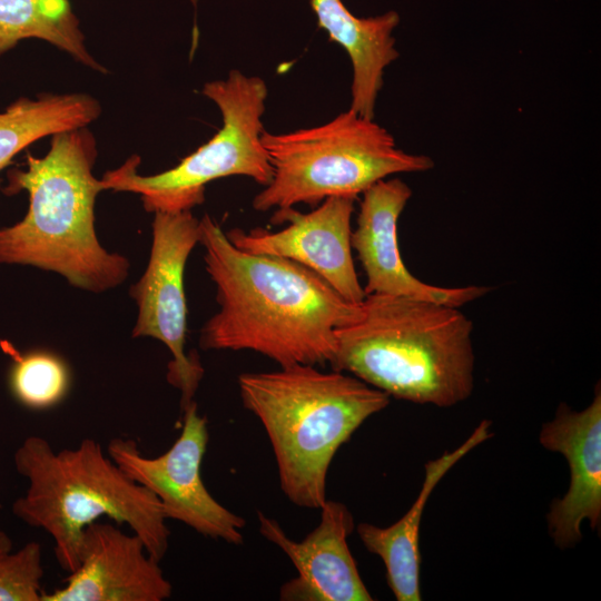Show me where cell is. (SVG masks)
Segmentation results:
<instances>
[{
  "mask_svg": "<svg viewBox=\"0 0 601 601\" xmlns=\"http://www.w3.org/2000/svg\"><path fill=\"white\" fill-rule=\"evenodd\" d=\"M205 268L219 311L201 327L203 349H249L280 367L332 365L335 329L355 321L361 304L345 300L309 268L284 257L235 247L209 216L199 219Z\"/></svg>",
  "mask_w": 601,
  "mask_h": 601,
  "instance_id": "obj_1",
  "label": "cell"
},
{
  "mask_svg": "<svg viewBox=\"0 0 601 601\" xmlns=\"http://www.w3.org/2000/svg\"><path fill=\"white\" fill-rule=\"evenodd\" d=\"M96 139L87 127L51 136L41 158L8 174L4 193L26 190L29 207L19 223L0 228V264L29 265L61 275L72 286L104 293L121 285L129 260L109 253L95 228V204L104 189L93 176Z\"/></svg>",
  "mask_w": 601,
  "mask_h": 601,
  "instance_id": "obj_2",
  "label": "cell"
},
{
  "mask_svg": "<svg viewBox=\"0 0 601 601\" xmlns=\"http://www.w3.org/2000/svg\"><path fill=\"white\" fill-rule=\"evenodd\" d=\"M472 331L457 307L370 294L359 316L335 329L331 366L395 398L450 407L473 392Z\"/></svg>",
  "mask_w": 601,
  "mask_h": 601,
  "instance_id": "obj_3",
  "label": "cell"
},
{
  "mask_svg": "<svg viewBox=\"0 0 601 601\" xmlns=\"http://www.w3.org/2000/svg\"><path fill=\"white\" fill-rule=\"evenodd\" d=\"M242 402L263 424L286 497L321 509L333 457L391 396L344 372L296 364L238 376Z\"/></svg>",
  "mask_w": 601,
  "mask_h": 601,
  "instance_id": "obj_4",
  "label": "cell"
},
{
  "mask_svg": "<svg viewBox=\"0 0 601 601\" xmlns=\"http://www.w3.org/2000/svg\"><path fill=\"white\" fill-rule=\"evenodd\" d=\"M13 462L28 486L12 512L52 538L62 570L78 568L82 532L100 516L129 525L156 561L166 555L170 531L159 500L127 476L96 440L55 451L46 439L30 435L16 450Z\"/></svg>",
  "mask_w": 601,
  "mask_h": 601,
  "instance_id": "obj_5",
  "label": "cell"
},
{
  "mask_svg": "<svg viewBox=\"0 0 601 601\" xmlns=\"http://www.w3.org/2000/svg\"><path fill=\"white\" fill-rule=\"evenodd\" d=\"M272 181L253 199L258 211L316 206L335 196L358 197L386 177L426 171L434 161L397 148L374 119L348 109L331 121L285 134L263 131Z\"/></svg>",
  "mask_w": 601,
  "mask_h": 601,
  "instance_id": "obj_6",
  "label": "cell"
},
{
  "mask_svg": "<svg viewBox=\"0 0 601 601\" xmlns=\"http://www.w3.org/2000/svg\"><path fill=\"white\" fill-rule=\"evenodd\" d=\"M203 95L219 108L218 132L166 171L142 176L138 156L127 159L101 178L105 190L139 194L148 213L191 210L205 200L206 185L229 176H246L263 186L273 178V166L263 145L267 86L257 76L231 70L225 80L205 83Z\"/></svg>",
  "mask_w": 601,
  "mask_h": 601,
  "instance_id": "obj_7",
  "label": "cell"
},
{
  "mask_svg": "<svg viewBox=\"0 0 601 601\" xmlns=\"http://www.w3.org/2000/svg\"><path fill=\"white\" fill-rule=\"evenodd\" d=\"M148 265L130 288L138 315L132 337H152L170 354L167 381L181 393V410L194 401L204 375L197 355L185 353L187 303L184 288L189 254L199 243L200 227L190 210L156 211Z\"/></svg>",
  "mask_w": 601,
  "mask_h": 601,
  "instance_id": "obj_8",
  "label": "cell"
},
{
  "mask_svg": "<svg viewBox=\"0 0 601 601\" xmlns=\"http://www.w3.org/2000/svg\"><path fill=\"white\" fill-rule=\"evenodd\" d=\"M183 412L180 435L165 453L147 457L134 440L114 437L107 454L127 476L157 496L167 520L179 521L204 536L242 544L245 520L217 502L201 479L207 420L198 414L195 402Z\"/></svg>",
  "mask_w": 601,
  "mask_h": 601,
  "instance_id": "obj_9",
  "label": "cell"
},
{
  "mask_svg": "<svg viewBox=\"0 0 601 601\" xmlns=\"http://www.w3.org/2000/svg\"><path fill=\"white\" fill-rule=\"evenodd\" d=\"M356 199L328 197L307 214L293 208L277 209L270 221H289L284 229L272 233L254 228L246 233L233 228L226 236L246 253L284 257L309 268L345 300L361 304L366 295L355 272L351 245V218Z\"/></svg>",
  "mask_w": 601,
  "mask_h": 601,
  "instance_id": "obj_10",
  "label": "cell"
},
{
  "mask_svg": "<svg viewBox=\"0 0 601 601\" xmlns=\"http://www.w3.org/2000/svg\"><path fill=\"white\" fill-rule=\"evenodd\" d=\"M411 196L412 189L400 178L382 179L363 193L351 245L366 274L365 295L410 296L459 308L487 294L486 286L430 285L406 268L397 243V221Z\"/></svg>",
  "mask_w": 601,
  "mask_h": 601,
  "instance_id": "obj_11",
  "label": "cell"
},
{
  "mask_svg": "<svg viewBox=\"0 0 601 601\" xmlns=\"http://www.w3.org/2000/svg\"><path fill=\"white\" fill-rule=\"evenodd\" d=\"M79 565L66 584L43 590L41 601H164L171 583L142 540L107 522H92L82 532Z\"/></svg>",
  "mask_w": 601,
  "mask_h": 601,
  "instance_id": "obj_12",
  "label": "cell"
},
{
  "mask_svg": "<svg viewBox=\"0 0 601 601\" xmlns=\"http://www.w3.org/2000/svg\"><path fill=\"white\" fill-rule=\"evenodd\" d=\"M258 521L260 534L288 556L298 573L282 585L280 600H373L347 544L355 523L345 504L326 499L318 525L300 542L288 538L276 520L260 512Z\"/></svg>",
  "mask_w": 601,
  "mask_h": 601,
  "instance_id": "obj_13",
  "label": "cell"
},
{
  "mask_svg": "<svg viewBox=\"0 0 601 601\" xmlns=\"http://www.w3.org/2000/svg\"><path fill=\"white\" fill-rule=\"evenodd\" d=\"M539 441L549 451L561 453L570 467V485L554 499L546 515L554 544L571 548L582 538L581 524L595 530L601 523V391L598 383L591 404L573 411L561 403L555 416L542 425Z\"/></svg>",
  "mask_w": 601,
  "mask_h": 601,
  "instance_id": "obj_14",
  "label": "cell"
},
{
  "mask_svg": "<svg viewBox=\"0 0 601 601\" xmlns=\"http://www.w3.org/2000/svg\"><path fill=\"white\" fill-rule=\"evenodd\" d=\"M491 422L483 420L454 451L425 463L421 491L408 511L394 524L381 528L359 523L357 534L368 552L378 555L386 569L387 584L397 601H420L421 553L418 533L427 500L447 471L472 449L491 437Z\"/></svg>",
  "mask_w": 601,
  "mask_h": 601,
  "instance_id": "obj_15",
  "label": "cell"
},
{
  "mask_svg": "<svg viewBox=\"0 0 601 601\" xmlns=\"http://www.w3.org/2000/svg\"><path fill=\"white\" fill-rule=\"evenodd\" d=\"M195 4L197 0H191ZM318 24L348 55L352 69L353 111L374 119L384 71L400 53L393 31L400 23L395 11L371 18L355 17L342 0H311Z\"/></svg>",
  "mask_w": 601,
  "mask_h": 601,
  "instance_id": "obj_16",
  "label": "cell"
},
{
  "mask_svg": "<svg viewBox=\"0 0 601 601\" xmlns=\"http://www.w3.org/2000/svg\"><path fill=\"white\" fill-rule=\"evenodd\" d=\"M101 114L87 93H41L21 97L0 112V171L32 142L58 132L87 127Z\"/></svg>",
  "mask_w": 601,
  "mask_h": 601,
  "instance_id": "obj_17",
  "label": "cell"
},
{
  "mask_svg": "<svg viewBox=\"0 0 601 601\" xmlns=\"http://www.w3.org/2000/svg\"><path fill=\"white\" fill-rule=\"evenodd\" d=\"M29 38L45 40L78 62L107 72L89 53L69 0H0V56Z\"/></svg>",
  "mask_w": 601,
  "mask_h": 601,
  "instance_id": "obj_18",
  "label": "cell"
},
{
  "mask_svg": "<svg viewBox=\"0 0 601 601\" xmlns=\"http://www.w3.org/2000/svg\"><path fill=\"white\" fill-rule=\"evenodd\" d=\"M70 373L65 361L47 351L14 355L10 387L27 407L45 410L58 404L67 394Z\"/></svg>",
  "mask_w": 601,
  "mask_h": 601,
  "instance_id": "obj_19",
  "label": "cell"
},
{
  "mask_svg": "<svg viewBox=\"0 0 601 601\" xmlns=\"http://www.w3.org/2000/svg\"><path fill=\"white\" fill-rule=\"evenodd\" d=\"M42 545L36 541L0 553V601H41Z\"/></svg>",
  "mask_w": 601,
  "mask_h": 601,
  "instance_id": "obj_20",
  "label": "cell"
},
{
  "mask_svg": "<svg viewBox=\"0 0 601 601\" xmlns=\"http://www.w3.org/2000/svg\"><path fill=\"white\" fill-rule=\"evenodd\" d=\"M12 550V541L9 535L0 530V553Z\"/></svg>",
  "mask_w": 601,
  "mask_h": 601,
  "instance_id": "obj_21",
  "label": "cell"
}]
</instances>
